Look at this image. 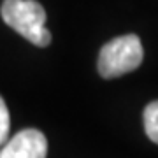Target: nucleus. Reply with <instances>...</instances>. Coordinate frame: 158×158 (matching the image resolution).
Segmentation results:
<instances>
[{"mask_svg":"<svg viewBox=\"0 0 158 158\" xmlns=\"http://www.w3.org/2000/svg\"><path fill=\"white\" fill-rule=\"evenodd\" d=\"M144 51H142L141 39L134 34L121 35L109 40L102 46L98 55V74L106 79L119 77L123 74L135 70L142 62Z\"/></svg>","mask_w":158,"mask_h":158,"instance_id":"obj_2","label":"nucleus"},{"mask_svg":"<svg viewBox=\"0 0 158 158\" xmlns=\"http://www.w3.org/2000/svg\"><path fill=\"white\" fill-rule=\"evenodd\" d=\"M144 130L148 137L158 144V100L148 104V107L144 109Z\"/></svg>","mask_w":158,"mask_h":158,"instance_id":"obj_4","label":"nucleus"},{"mask_svg":"<svg viewBox=\"0 0 158 158\" xmlns=\"http://www.w3.org/2000/svg\"><path fill=\"white\" fill-rule=\"evenodd\" d=\"M48 139L40 130L25 128L4 142L0 148V158H46Z\"/></svg>","mask_w":158,"mask_h":158,"instance_id":"obj_3","label":"nucleus"},{"mask_svg":"<svg viewBox=\"0 0 158 158\" xmlns=\"http://www.w3.org/2000/svg\"><path fill=\"white\" fill-rule=\"evenodd\" d=\"M2 19L23 35L32 44L46 48L51 42V34L46 28V11L35 0H4Z\"/></svg>","mask_w":158,"mask_h":158,"instance_id":"obj_1","label":"nucleus"},{"mask_svg":"<svg viewBox=\"0 0 158 158\" xmlns=\"http://www.w3.org/2000/svg\"><path fill=\"white\" fill-rule=\"evenodd\" d=\"M9 127H11V119H9V109H7L4 98L0 97V148L4 146V142L9 137Z\"/></svg>","mask_w":158,"mask_h":158,"instance_id":"obj_5","label":"nucleus"}]
</instances>
